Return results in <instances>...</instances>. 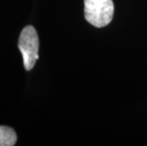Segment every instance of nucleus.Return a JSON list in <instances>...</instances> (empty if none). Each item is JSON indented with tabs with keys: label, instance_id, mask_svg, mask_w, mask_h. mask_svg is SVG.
Masks as SVG:
<instances>
[{
	"label": "nucleus",
	"instance_id": "obj_1",
	"mask_svg": "<svg viewBox=\"0 0 147 146\" xmlns=\"http://www.w3.org/2000/svg\"><path fill=\"white\" fill-rule=\"evenodd\" d=\"M114 14L113 0H84V18L96 28H104Z\"/></svg>",
	"mask_w": 147,
	"mask_h": 146
},
{
	"label": "nucleus",
	"instance_id": "obj_2",
	"mask_svg": "<svg viewBox=\"0 0 147 146\" xmlns=\"http://www.w3.org/2000/svg\"><path fill=\"white\" fill-rule=\"evenodd\" d=\"M18 48L23 56L25 69L32 70L39 58V38L32 26H26L22 30L18 40Z\"/></svg>",
	"mask_w": 147,
	"mask_h": 146
},
{
	"label": "nucleus",
	"instance_id": "obj_3",
	"mask_svg": "<svg viewBox=\"0 0 147 146\" xmlns=\"http://www.w3.org/2000/svg\"><path fill=\"white\" fill-rule=\"evenodd\" d=\"M17 141V135L11 127L0 125V146H13Z\"/></svg>",
	"mask_w": 147,
	"mask_h": 146
}]
</instances>
